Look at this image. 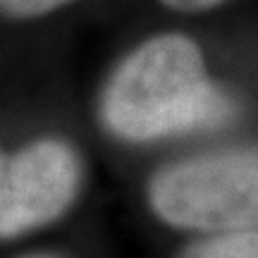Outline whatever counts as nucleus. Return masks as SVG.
<instances>
[{"mask_svg": "<svg viewBox=\"0 0 258 258\" xmlns=\"http://www.w3.org/2000/svg\"><path fill=\"white\" fill-rule=\"evenodd\" d=\"M241 115V98L213 72L208 48L189 29L160 27L134 38L103 74L96 117L129 144L201 134Z\"/></svg>", "mask_w": 258, "mask_h": 258, "instance_id": "nucleus-1", "label": "nucleus"}, {"mask_svg": "<svg viewBox=\"0 0 258 258\" xmlns=\"http://www.w3.org/2000/svg\"><path fill=\"white\" fill-rule=\"evenodd\" d=\"M146 203L182 232H258V144L208 148L158 167Z\"/></svg>", "mask_w": 258, "mask_h": 258, "instance_id": "nucleus-2", "label": "nucleus"}, {"mask_svg": "<svg viewBox=\"0 0 258 258\" xmlns=\"http://www.w3.org/2000/svg\"><path fill=\"white\" fill-rule=\"evenodd\" d=\"M84 184V160L64 137L43 134L8 156L0 179V241L43 230L70 213Z\"/></svg>", "mask_w": 258, "mask_h": 258, "instance_id": "nucleus-3", "label": "nucleus"}, {"mask_svg": "<svg viewBox=\"0 0 258 258\" xmlns=\"http://www.w3.org/2000/svg\"><path fill=\"white\" fill-rule=\"evenodd\" d=\"M98 0H0V36H36Z\"/></svg>", "mask_w": 258, "mask_h": 258, "instance_id": "nucleus-4", "label": "nucleus"}, {"mask_svg": "<svg viewBox=\"0 0 258 258\" xmlns=\"http://www.w3.org/2000/svg\"><path fill=\"white\" fill-rule=\"evenodd\" d=\"M175 258H258V232L199 234Z\"/></svg>", "mask_w": 258, "mask_h": 258, "instance_id": "nucleus-5", "label": "nucleus"}, {"mask_svg": "<svg viewBox=\"0 0 258 258\" xmlns=\"http://www.w3.org/2000/svg\"><path fill=\"white\" fill-rule=\"evenodd\" d=\"M146 3L172 19H196L227 8L234 0H146Z\"/></svg>", "mask_w": 258, "mask_h": 258, "instance_id": "nucleus-6", "label": "nucleus"}, {"mask_svg": "<svg viewBox=\"0 0 258 258\" xmlns=\"http://www.w3.org/2000/svg\"><path fill=\"white\" fill-rule=\"evenodd\" d=\"M8 151H3V146H0V179H3V175H5V167H8Z\"/></svg>", "mask_w": 258, "mask_h": 258, "instance_id": "nucleus-7", "label": "nucleus"}, {"mask_svg": "<svg viewBox=\"0 0 258 258\" xmlns=\"http://www.w3.org/2000/svg\"><path fill=\"white\" fill-rule=\"evenodd\" d=\"M22 258H60L55 253H31V256H22Z\"/></svg>", "mask_w": 258, "mask_h": 258, "instance_id": "nucleus-8", "label": "nucleus"}]
</instances>
